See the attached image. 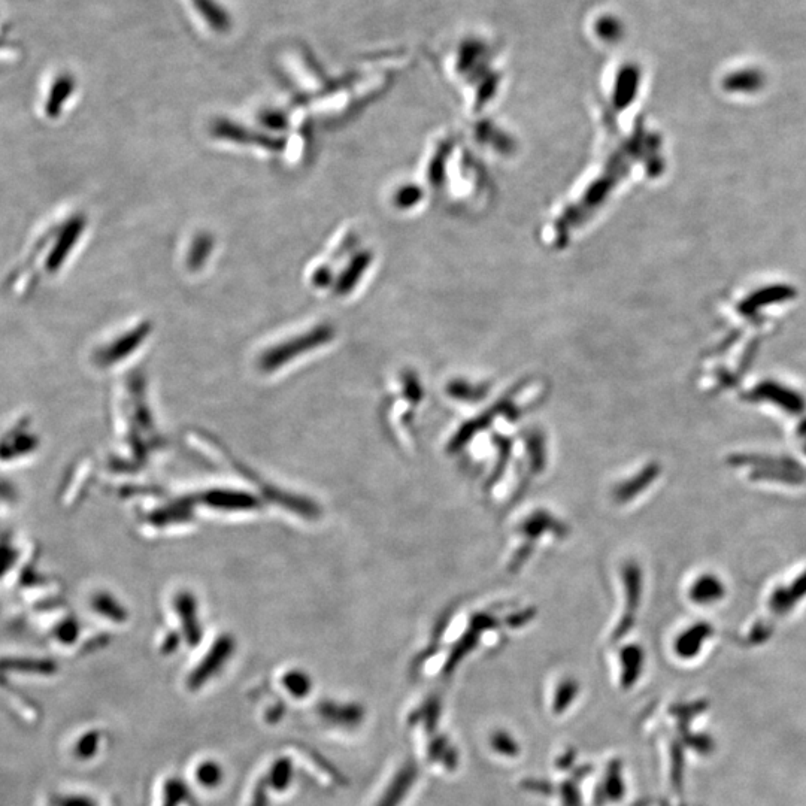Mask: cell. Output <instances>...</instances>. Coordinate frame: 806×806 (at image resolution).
Here are the masks:
<instances>
[{
  "instance_id": "obj_1",
  "label": "cell",
  "mask_w": 806,
  "mask_h": 806,
  "mask_svg": "<svg viewBox=\"0 0 806 806\" xmlns=\"http://www.w3.org/2000/svg\"><path fill=\"white\" fill-rule=\"evenodd\" d=\"M583 33L596 50L615 51L627 41L629 26L615 6L599 5L584 17Z\"/></svg>"
},
{
  "instance_id": "obj_2",
  "label": "cell",
  "mask_w": 806,
  "mask_h": 806,
  "mask_svg": "<svg viewBox=\"0 0 806 806\" xmlns=\"http://www.w3.org/2000/svg\"><path fill=\"white\" fill-rule=\"evenodd\" d=\"M420 769L414 760H406L396 774L390 778L386 789L381 793L375 806H402L408 799L409 793L414 790L418 781Z\"/></svg>"
},
{
  "instance_id": "obj_3",
  "label": "cell",
  "mask_w": 806,
  "mask_h": 806,
  "mask_svg": "<svg viewBox=\"0 0 806 806\" xmlns=\"http://www.w3.org/2000/svg\"><path fill=\"white\" fill-rule=\"evenodd\" d=\"M768 83V77L760 68L747 66V68L733 69L729 74L724 75L721 86L724 92L732 95H757L762 92Z\"/></svg>"
},
{
  "instance_id": "obj_4",
  "label": "cell",
  "mask_w": 806,
  "mask_h": 806,
  "mask_svg": "<svg viewBox=\"0 0 806 806\" xmlns=\"http://www.w3.org/2000/svg\"><path fill=\"white\" fill-rule=\"evenodd\" d=\"M754 399L774 403L790 414H801L806 408L805 399L796 390L775 381H765L751 393Z\"/></svg>"
},
{
  "instance_id": "obj_5",
  "label": "cell",
  "mask_w": 806,
  "mask_h": 806,
  "mask_svg": "<svg viewBox=\"0 0 806 806\" xmlns=\"http://www.w3.org/2000/svg\"><path fill=\"white\" fill-rule=\"evenodd\" d=\"M318 714L327 723L333 726L354 729L360 726L365 720V711L357 704H335V702H323L318 706Z\"/></svg>"
},
{
  "instance_id": "obj_6",
  "label": "cell",
  "mask_w": 806,
  "mask_h": 806,
  "mask_svg": "<svg viewBox=\"0 0 806 806\" xmlns=\"http://www.w3.org/2000/svg\"><path fill=\"white\" fill-rule=\"evenodd\" d=\"M624 796V783L621 777V765L612 760L605 768L604 777L599 781L596 789L595 805L608 806L617 804Z\"/></svg>"
},
{
  "instance_id": "obj_7",
  "label": "cell",
  "mask_w": 806,
  "mask_h": 806,
  "mask_svg": "<svg viewBox=\"0 0 806 806\" xmlns=\"http://www.w3.org/2000/svg\"><path fill=\"white\" fill-rule=\"evenodd\" d=\"M330 335H332V330H330L329 326H321L317 327V330H312V332L306 333V335L299 336L298 339L292 342V344L283 345V347L275 348L272 351L271 356L266 357L265 363L266 366L274 365V363L280 362V360H287L290 357H295V351L298 350H309V348L318 347L320 344H324L327 342V339H330Z\"/></svg>"
},
{
  "instance_id": "obj_8",
  "label": "cell",
  "mask_w": 806,
  "mask_h": 806,
  "mask_svg": "<svg viewBox=\"0 0 806 806\" xmlns=\"http://www.w3.org/2000/svg\"><path fill=\"white\" fill-rule=\"evenodd\" d=\"M795 296L793 289L787 286H769L765 289L754 292L753 295L748 296L744 302L741 303V308L745 312H754L763 306L772 305V303L789 301Z\"/></svg>"
},
{
  "instance_id": "obj_9",
  "label": "cell",
  "mask_w": 806,
  "mask_h": 806,
  "mask_svg": "<svg viewBox=\"0 0 806 806\" xmlns=\"http://www.w3.org/2000/svg\"><path fill=\"white\" fill-rule=\"evenodd\" d=\"M724 596V586L715 575H702L690 589V598L698 605H712Z\"/></svg>"
},
{
  "instance_id": "obj_10",
  "label": "cell",
  "mask_w": 806,
  "mask_h": 806,
  "mask_svg": "<svg viewBox=\"0 0 806 806\" xmlns=\"http://www.w3.org/2000/svg\"><path fill=\"white\" fill-rule=\"evenodd\" d=\"M804 596H806V572L802 574L789 589L775 590L771 601H769V606H771L775 614H786V612H789L790 609L796 605V602L801 601Z\"/></svg>"
},
{
  "instance_id": "obj_11",
  "label": "cell",
  "mask_w": 806,
  "mask_h": 806,
  "mask_svg": "<svg viewBox=\"0 0 806 806\" xmlns=\"http://www.w3.org/2000/svg\"><path fill=\"white\" fill-rule=\"evenodd\" d=\"M578 695H580V686L577 681L572 678L559 681L551 695V714L557 715V717L565 715L577 701Z\"/></svg>"
},
{
  "instance_id": "obj_12",
  "label": "cell",
  "mask_w": 806,
  "mask_h": 806,
  "mask_svg": "<svg viewBox=\"0 0 806 806\" xmlns=\"http://www.w3.org/2000/svg\"><path fill=\"white\" fill-rule=\"evenodd\" d=\"M712 629L706 623H698L678 636L677 653L683 657H692L698 653L706 638L711 635Z\"/></svg>"
},
{
  "instance_id": "obj_13",
  "label": "cell",
  "mask_w": 806,
  "mask_h": 806,
  "mask_svg": "<svg viewBox=\"0 0 806 806\" xmlns=\"http://www.w3.org/2000/svg\"><path fill=\"white\" fill-rule=\"evenodd\" d=\"M227 654H229V648L221 647L215 648L212 651L211 656L206 657L203 660L201 666L193 672L192 677L189 680L190 689L198 690L201 689L202 684H205L212 675L215 674L218 668L223 665L224 660H226Z\"/></svg>"
},
{
  "instance_id": "obj_14",
  "label": "cell",
  "mask_w": 806,
  "mask_h": 806,
  "mask_svg": "<svg viewBox=\"0 0 806 806\" xmlns=\"http://www.w3.org/2000/svg\"><path fill=\"white\" fill-rule=\"evenodd\" d=\"M642 651L638 647H627L620 656V684L623 689L632 686L641 674Z\"/></svg>"
},
{
  "instance_id": "obj_15",
  "label": "cell",
  "mask_w": 806,
  "mask_h": 806,
  "mask_svg": "<svg viewBox=\"0 0 806 806\" xmlns=\"http://www.w3.org/2000/svg\"><path fill=\"white\" fill-rule=\"evenodd\" d=\"M489 745L495 756L502 757L505 760L515 759L521 753L520 742L508 730H495L490 735Z\"/></svg>"
},
{
  "instance_id": "obj_16",
  "label": "cell",
  "mask_w": 806,
  "mask_h": 806,
  "mask_svg": "<svg viewBox=\"0 0 806 806\" xmlns=\"http://www.w3.org/2000/svg\"><path fill=\"white\" fill-rule=\"evenodd\" d=\"M269 789L275 792H286L293 781V763L287 757H281L269 769L268 777L265 778Z\"/></svg>"
},
{
  "instance_id": "obj_17",
  "label": "cell",
  "mask_w": 806,
  "mask_h": 806,
  "mask_svg": "<svg viewBox=\"0 0 806 806\" xmlns=\"http://www.w3.org/2000/svg\"><path fill=\"white\" fill-rule=\"evenodd\" d=\"M657 474H659V468H657V466H648L641 475L633 478L632 483L618 490V498L623 499V501H629V499L635 498L636 493L642 492V490L647 489L648 484L653 483Z\"/></svg>"
},
{
  "instance_id": "obj_18",
  "label": "cell",
  "mask_w": 806,
  "mask_h": 806,
  "mask_svg": "<svg viewBox=\"0 0 806 806\" xmlns=\"http://www.w3.org/2000/svg\"><path fill=\"white\" fill-rule=\"evenodd\" d=\"M223 777V768L214 760L203 762L196 769V780L205 789H215V787L220 786Z\"/></svg>"
},
{
  "instance_id": "obj_19",
  "label": "cell",
  "mask_w": 806,
  "mask_h": 806,
  "mask_svg": "<svg viewBox=\"0 0 806 806\" xmlns=\"http://www.w3.org/2000/svg\"><path fill=\"white\" fill-rule=\"evenodd\" d=\"M284 687L290 695L295 696L296 699L306 698L311 692V680L306 677L302 672L293 671L284 677Z\"/></svg>"
},
{
  "instance_id": "obj_20",
  "label": "cell",
  "mask_w": 806,
  "mask_h": 806,
  "mask_svg": "<svg viewBox=\"0 0 806 806\" xmlns=\"http://www.w3.org/2000/svg\"><path fill=\"white\" fill-rule=\"evenodd\" d=\"M189 795V787L183 781L178 780V778H171L165 784L163 806H180L189 799Z\"/></svg>"
},
{
  "instance_id": "obj_21",
  "label": "cell",
  "mask_w": 806,
  "mask_h": 806,
  "mask_svg": "<svg viewBox=\"0 0 806 806\" xmlns=\"http://www.w3.org/2000/svg\"><path fill=\"white\" fill-rule=\"evenodd\" d=\"M250 806H269L268 799V783L265 778L260 780L254 787L253 798H251Z\"/></svg>"
},
{
  "instance_id": "obj_22",
  "label": "cell",
  "mask_w": 806,
  "mask_h": 806,
  "mask_svg": "<svg viewBox=\"0 0 806 806\" xmlns=\"http://www.w3.org/2000/svg\"><path fill=\"white\" fill-rule=\"evenodd\" d=\"M284 712H286L284 711V706H275L272 711H269L268 720L271 721V723H274V721H278L280 718H283Z\"/></svg>"
}]
</instances>
